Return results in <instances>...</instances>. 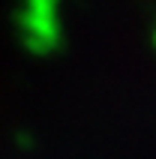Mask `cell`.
<instances>
[{
  "label": "cell",
  "mask_w": 156,
  "mask_h": 159,
  "mask_svg": "<svg viewBox=\"0 0 156 159\" xmlns=\"http://www.w3.org/2000/svg\"><path fill=\"white\" fill-rule=\"evenodd\" d=\"M153 45H156V30H153Z\"/></svg>",
  "instance_id": "1"
}]
</instances>
